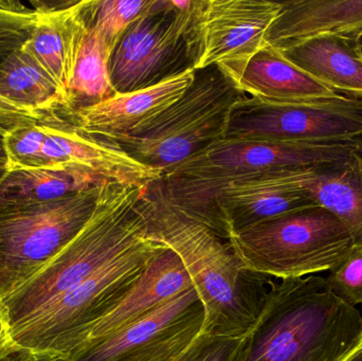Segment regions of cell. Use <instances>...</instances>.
<instances>
[{"label": "cell", "instance_id": "1", "mask_svg": "<svg viewBox=\"0 0 362 361\" xmlns=\"http://www.w3.org/2000/svg\"><path fill=\"white\" fill-rule=\"evenodd\" d=\"M144 207L153 237L185 265L204 311L200 334L245 337L257 321L272 278L243 264L229 239L174 206L160 179L146 186Z\"/></svg>", "mask_w": 362, "mask_h": 361}, {"label": "cell", "instance_id": "2", "mask_svg": "<svg viewBox=\"0 0 362 361\" xmlns=\"http://www.w3.org/2000/svg\"><path fill=\"white\" fill-rule=\"evenodd\" d=\"M361 333L359 312L323 278L272 281L238 361H341Z\"/></svg>", "mask_w": 362, "mask_h": 361}, {"label": "cell", "instance_id": "3", "mask_svg": "<svg viewBox=\"0 0 362 361\" xmlns=\"http://www.w3.org/2000/svg\"><path fill=\"white\" fill-rule=\"evenodd\" d=\"M148 184L102 182L93 214L80 232L35 275L0 299L10 331L148 235L144 207Z\"/></svg>", "mask_w": 362, "mask_h": 361}, {"label": "cell", "instance_id": "4", "mask_svg": "<svg viewBox=\"0 0 362 361\" xmlns=\"http://www.w3.org/2000/svg\"><path fill=\"white\" fill-rule=\"evenodd\" d=\"M361 150L362 139L287 143L223 138L165 172L160 184L174 206L194 214L230 182L267 172L322 169L344 162Z\"/></svg>", "mask_w": 362, "mask_h": 361}, {"label": "cell", "instance_id": "5", "mask_svg": "<svg viewBox=\"0 0 362 361\" xmlns=\"http://www.w3.org/2000/svg\"><path fill=\"white\" fill-rule=\"evenodd\" d=\"M165 248L148 227V235L129 249L13 328V341L34 353L68 357L91 328L124 300Z\"/></svg>", "mask_w": 362, "mask_h": 361}, {"label": "cell", "instance_id": "6", "mask_svg": "<svg viewBox=\"0 0 362 361\" xmlns=\"http://www.w3.org/2000/svg\"><path fill=\"white\" fill-rule=\"evenodd\" d=\"M242 95L215 66L196 70L195 80L178 101L146 126L114 142L163 175L225 138L232 107Z\"/></svg>", "mask_w": 362, "mask_h": 361}, {"label": "cell", "instance_id": "7", "mask_svg": "<svg viewBox=\"0 0 362 361\" xmlns=\"http://www.w3.org/2000/svg\"><path fill=\"white\" fill-rule=\"evenodd\" d=\"M229 242L247 268L281 280L331 271L354 247L346 225L321 206L270 218Z\"/></svg>", "mask_w": 362, "mask_h": 361}, {"label": "cell", "instance_id": "8", "mask_svg": "<svg viewBox=\"0 0 362 361\" xmlns=\"http://www.w3.org/2000/svg\"><path fill=\"white\" fill-rule=\"evenodd\" d=\"M100 186L0 211V299L35 275L80 232L95 209Z\"/></svg>", "mask_w": 362, "mask_h": 361}, {"label": "cell", "instance_id": "9", "mask_svg": "<svg viewBox=\"0 0 362 361\" xmlns=\"http://www.w3.org/2000/svg\"><path fill=\"white\" fill-rule=\"evenodd\" d=\"M225 138L317 143L362 139V97L338 93L325 99L270 102L242 95Z\"/></svg>", "mask_w": 362, "mask_h": 361}, {"label": "cell", "instance_id": "10", "mask_svg": "<svg viewBox=\"0 0 362 361\" xmlns=\"http://www.w3.org/2000/svg\"><path fill=\"white\" fill-rule=\"evenodd\" d=\"M194 2L157 0L150 13L125 31L110 61L117 93L154 86L192 68L187 29Z\"/></svg>", "mask_w": 362, "mask_h": 361}, {"label": "cell", "instance_id": "11", "mask_svg": "<svg viewBox=\"0 0 362 361\" xmlns=\"http://www.w3.org/2000/svg\"><path fill=\"white\" fill-rule=\"evenodd\" d=\"M281 6L268 0H195L187 29L192 68L215 66L238 88L251 59L267 46L266 33Z\"/></svg>", "mask_w": 362, "mask_h": 361}, {"label": "cell", "instance_id": "12", "mask_svg": "<svg viewBox=\"0 0 362 361\" xmlns=\"http://www.w3.org/2000/svg\"><path fill=\"white\" fill-rule=\"evenodd\" d=\"M204 311L195 288L116 334L68 356L72 361H176L199 336Z\"/></svg>", "mask_w": 362, "mask_h": 361}, {"label": "cell", "instance_id": "13", "mask_svg": "<svg viewBox=\"0 0 362 361\" xmlns=\"http://www.w3.org/2000/svg\"><path fill=\"white\" fill-rule=\"evenodd\" d=\"M196 70L171 76L154 86L110 99L72 112H64L86 135L116 141L135 133L160 116L182 97L195 80Z\"/></svg>", "mask_w": 362, "mask_h": 361}, {"label": "cell", "instance_id": "14", "mask_svg": "<svg viewBox=\"0 0 362 361\" xmlns=\"http://www.w3.org/2000/svg\"><path fill=\"white\" fill-rule=\"evenodd\" d=\"M95 0L44 6L31 2L38 11L37 21L27 44L40 65L65 97L74 78L76 61L93 18Z\"/></svg>", "mask_w": 362, "mask_h": 361}, {"label": "cell", "instance_id": "15", "mask_svg": "<svg viewBox=\"0 0 362 361\" xmlns=\"http://www.w3.org/2000/svg\"><path fill=\"white\" fill-rule=\"evenodd\" d=\"M193 288V282L180 256L169 247L165 248L155 256L124 300L91 328L72 353L116 334Z\"/></svg>", "mask_w": 362, "mask_h": 361}, {"label": "cell", "instance_id": "16", "mask_svg": "<svg viewBox=\"0 0 362 361\" xmlns=\"http://www.w3.org/2000/svg\"><path fill=\"white\" fill-rule=\"evenodd\" d=\"M280 13L266 33V44L282 50L316 36L362 38V0H293L281 2Z\"/></svg>", "mask_w": 362, "mask_h": 361}, {"label": "cell", "instance_id": "17", "mask_svg": "<svg viewBox=\"0 0 362 361\" xmlns=\"http://www.w3.org/2000/svg\"><path fill=\"white\" fill-rule=\"evenodd\" d=\"M238 89L243 95L270 102L325 99L339 93L315 80L268 45L251 59Z\"/></svg>", "mask_w": 362, "mask_h": 361}, {"label": "cell", "instance_id": "18", "mask_svg": "<svg viewBox=\"0 0 362 361\" xmlns=\"http://www.w3.org/2000/svg\"><path fill=\"white\" fill-rule=\"evenodd\" d=\"M297 188L337 216L350 231L354 245H362V150L344 162L303 170Z\"/></svg>", "mask_w": 362, "mask_h": 361}, {"label": "cell", "instance_id": "19", "mask_svg": "<svg viewBox=\"0 0 362 361\" xmlns=\"http://www.w3.org/2000/svg\"><path fill=\"white\" fill-rule=\"evenodd\" d=\"M279 51L321 84L362 97V57L357 42L338 36H316Z\"/></svg>", "mask_w": 362, "mask_h": 361}, {"label": "cell", "instance_id": "20", "mask_svg": "<svg viewBox=\"0 0 362 361\" xmlns=\"http://www.w3.org/2000/svg\"><path fill=\"white\" fill-rule=\"evenodd\" d=\"M103 182L108 180L101 179L86 170L69 165L6 172L0 180V211L63 199Z\"/></svg>", "mask_w": 362, "mask_h": 361}, {"label": "cell", "instance_id": "21", "mask_svg": "<svg viewBox=\"0 0 362 361\" xmlns=\"http://www.w3.org/2000/svg\"><path fill=\"white\" fill-rule=\"evenodd\" d=\"M0 97L45 117L67 110L65 97L27 42L0 65Z\"/></svg>", "mask_w": 362, "mask_h": 361}, {"label": "cell", "instance_id": "22", "mask_svg": "<svg viewBox=\"0 0 362 361\" xmlns=\"http://www.w3.org/2000/svg\"><path fill=\"white\" fill-rule=\"evenodd\" d=\"M114 49L90 23L68 90L67 112L99 103L117 95L110 74Z\"/></svg>", "mask_w": 362, "mask_h": 361}, {"label": "cell", "instance_id": "23", "mask_svg": "<svg viewBox=\"0 0 362 361\" xmlns=\"http://www.w3.org/2000/svg\"><path fill=\"white\" fill-rule=\"evenodd\" d=\"M157 0H103L93 4V27L116 47L127 29L150 13Z\"/></svg>", "mask_w": 362, "mask_h": 361}, {"label": "cell", "instance_id": "24", "mask_svg": "<svg viewBox=\"0 0 362 361\" xmlns=\"http://www.w3.org/2000/svg\"><path fill=\"white\" fill-rule=\"evenodd\" d=\"M45 120L19 123L2 135L6 172L42 167V148L46 139Z\"/></svg>", "mask_w": 362, "mask_h": 361}, {"label": "cell", "instance_id": "25", "mask_svg": "<svg viewBox=\"0 0 362 361\" xmlns=\"http://www.w3.org/2000/svg\"><path fill=\"white\" fill-rule=\"evenodd\" d=\"M37 16L35 8L23 2L0 0V65L30 40Z\"/></svg>", "mask_w": 362, "mask_h": 361}, {"label": "cell", "instance_id": "26", "mask_svg": "<svg viewBox=\"0 0 362 361\" xmlns=\"http://www.w3.org/2000/svg\"><path fill=\"white\" fill-rule=\"evenodd\" d=\"M329 271L325 279L329 292L350 307L362 304V245H354Z\"/></svg>", "mask_w": 362, "mask_h": 361}, {"label": "cell", "instance_id": "27", "mask_svg": "<svg viewBox=\"0 0 362 361\" xmlns=\"http://www.w3.org/2000/svg\"><path fill=\"white\" fill-rule=\"evenodd\" d=\"M245 337L200 334L176 361H238Z\"/></svg>", "mask_w": 362, "mask_h": 361}, {"label": "cell", "instance_id": "28", "mask_svg": "<svg viewBox=\"0 0 362 361\" xmlns=\"http://www.w3.org/2000/svg\"><path fill=\"white\" fill-rule=\"evenodd\" d=\"M46 118L42 114L19 107L0 97V131L2 134L19 123L25 121H42Z\"/></svg>", "mask_w": 362, "mask_h": 361}, {"label": "cell", "instance_id": "29", "mask_svg": "<svg viewBox=\"0 0 362 361\" xmlns=\"http://www.w3.org/2000/svg\"><path fill=\"white\" fill-rule=\"evenodd\" d=\"M17 345L11 335L10 326L4 317V312L0 307V355Z\"/></svg>", "mask_w": 362, "mask_h": 361}, {"label": "cell", "instance_id": "30", "mask_svg": "<svg viewBox=\"0 0 362 361\" xmlns=\"http://www.w3.org/2000/svg\"><path fill=\"white\" fill-rule=\"evenodd\" d=\"M33 354L34 352L15 345L14 348L0 355V361H27Z\"/></svg>", "mask_w": 362, "mask_h": 361}, {"label": "cell", "instance_id": "31", "mask_svg": "<svg viewBox=\"0 0 362 361\" xmlns=\"http://www.w3.org/2000/svg\"><path fill=\"white\" fill-rule=\"evenodd\" d=\"M341 361H362V333L354 347L348 352Z\"/></svg>", "mask_w": 362, "mask_h": 361}, {"label": "cell", "instance_id": "32", "mask_svg": "<svg viewBox=\"0 0 362 361\" xmlns=\"http://www.w3.org/2000/svg\"><path fill=\"white\" fill-rule=\"evenodd\" d=\"M0 169L6 170V155L1 133H0Z\"/></svg>", "mask_w": 362, "mask_h": 361}, {"label": "cell", "instance_id": "33", "mask_svg": "<svg viewBox=\"0 0 362 361\" xmlns=\"http://www.w3.org/2000/svg\"><path fill=\"white\" fill-rule=\"evenodd\" d=\"M57 355L34 353L27 361H52Z\"/></svg>", "mask_w": 362, "mask_h": 361}, {"label": "cell", "instance_id": "34", "mask_svg": "<svg viewBox=\"0 0 362 361\" xmlns=\"http://www.w3.org/2000/svg\"><path fill=\"white\" fill-rule=\"evenodd\" d=\"M52 361H72L69 357H65V356H55L54 360Z\"/></svg>", "mask_w": 362, "mask_h": 361}, {"label": "cell", "instance_id": "35", "mask_svg": "<svg viewBox=\"0 0 362 361\" xmlns=\"http://www.w3.org/2000/svg\"><path fill=\"white\" fill-rule=\"evenodd\" d=\"M357 47H358L359 53H361L362 57V38L358 42H357Z\"/></svg>", "mask_w": 362, "mask_h": 361}, {"label": "cell", "instance_id": "36", "mask_svg": "<svg viewBox=\"0 0 362 361\" xmlns=\"http://www.w3.org/2000/svg\"><path fill=\"white\" fill-rule=\"evenodd\" d=\"M6 170L0 169V180H1V178L4 177V175H6Z\"/></svg>", "mask_w": 362, "mask_h": 361}, {"label": "cell", "instance_id": "37", "mask_svg": "<svg viewBox=\"0 0 362 361\" xmlns=\"http://www.w3.org/2000/svg\"><path fill=\"white\" fill-rule=\"evenodd\" d=\"M0 133H1V131H0ZM2 134V133H1ZM2 135H4V134H2Z\"/></svg>", "mask_w": 362, "mask_h": 361}]
</instances>
